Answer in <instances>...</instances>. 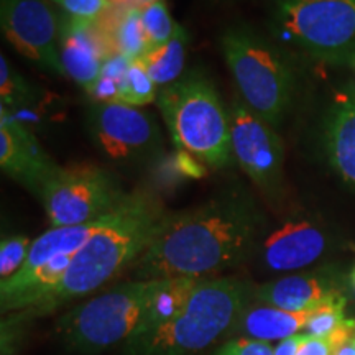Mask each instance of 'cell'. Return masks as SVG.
Returning <instances> with one entry per match:
<instances>
[{
  "label": "cell",
  "instance_id": "obj_1",
  "mask_svg": "<svg viewBox=\"0 0 355 355\" xmlns=\"http://www.w3.org/2000/svg\"><path fill=\"white\" fill-rule=\"evenodd\" d=\"M266 230L257 199L230 189L201 206L165 214L130 266L135 279L209 278L250 260Z\"/></svg>",
  "mask_w": 355,
  "mask_h": 355
},
{
  "label": "cell",
  "instance_id": "obj_2",
  "mask_svg": "<svg viewBox=\"0 0 355 355\" xmlns=\"http://www.w3.org/2000/svg\"><path fill=\"white\" fill-rule=\"evenodd\" d=\"M165 217L162 204L150 193L127 194L107 222L89 237L74 255L64 278L32 308L20 311V319L44 316L64 304L101 290L137 259L152 241Z\"/></svg>",
  "mask_w": 355,
  "mask_h": 355
},
{
  "label": "cell",
  "instance_id": "obj_3",
  "mask_svg": "<svg viewBox=\"0 0 355 355\" xmlns=\"http://www.w3.org/2000/svg\"><path fill=\"white\" fill-rule=\"evenodd\" d=\"M255 286L241 278H204L184 308L168 321L133 334L125 355H199L232 331L254 300Z\"/></svg>",
  "mask_w": 355,
  "mask_h": 355
},
{
  "label": "cell",
  "instance_id": "obj_4",
  "mask_svg": "<svg viewBox=\"0 0 355 355\" xmlns=\"http://www.w3.org/2000/svg\"><path fill=\"white\" fill-rule=\"evenodd\" d=\"M157 105L178 150L216 170L232 162L229 110L206 74L193 71L162 87Z\"/></svg>",
  "mask_w": 355,
  "mask_h": 355
},
{
  "label": "cell",
  "instance_id": "obj_5",
  "mask_svg": "<svg viewBox=\"0 0 355 355\" xmlns=\"http://www.w3.org/2000/svg\"><path fill=\"white\" fill-rule=\"evenodd\" d=\"M220 50L243 104L272 127L282 125L296 89L290 61L247 26L225 30Z\"/></svg>",
  "mask_w": 355,
  "mask_h": 355
},
{
  "label": "cell",
  "instance_id": "obj_6",
  "mask_svg": "<svg viewBox=\"0 0 355 355\" xmlns=\"http://www.w3.org/2000/svg\"><path fill=\"white\" fill-rule=\"evenodd\" d=\"M157 279H133L99 293L64 313L55 334L69 352L97 355L127 343L144 326Z\"/></svg>",
  "mask_w": 355,
  "mask_h": 355
},
{
  "label": "cell",
  "instance_id": "obj_7",
  "mask_svg": "<svg viewBox=\"0 0 355 355\" xmlns=\"http://www.w3.org/2000/svg\"><path fill=\"white\" fill-rule=\"evenodd\" d=\"M273 28L321 61H355V0H278Z\"/></svg>",
  "mask_w": 355,
  "mask_h": 355
},
{
  "label": "cell",
  "instance_id": "obj_8",
  "mask_svg": "<svg viewBox=\"0 0 355 355\" xmlns=\"http://www.w3.org/2000/svg\"><path fill=\"white\" fill-rule=\"evenodd\" d=\"M127 198L107 170L97 166H60L40 191L51 227H74L112 214Z\"/></svg>",
  "mask_w": 355,
  "mask_h": 355
},
{
  "label": "cell",
  "instance_id": "obj_9",
  "mask_svg": "<svg viewBox=\"0 0 355 355\" xmlns=\"http://www.w3.org/2000/svg\"><path fill=\"white\" fill-rule=\"evenodd\" d=\"M87 132L97 148L117 163L144 162L162 145L152 115L119 102H96L87 112Z\"/></svg>",
  "mask_w": 355,
  "mask_h": 355
},
{
  "label": "cell",
  "instance_id": "obj_10",
  "mask_svg": "<svg viewBox=\"0 0 355 355\" xmlns=\"http://www.w3.org/2000/svg\"><path fill=\"white\" fill-rule=\"evenodd\" d=\"M51 0H0V25L8 43L38 68L66 76L60 55L61 13Z\"/></svg>",
  "mask_w": 355,
  "mask_h": 355
},
{
  "label": "cell",
  "instance_id": "obj_11",
  "mask_svg": "<svg viewBox=\"0 0 355 355\" xmlns=\"http://www.w3.org/2000/svg\"><path fill=\"white\" fill-rule=\"evenodd\" d=\"M232 157L243 173L268 196L278 194L283 181L285 150L277 128L252 112L241 97L229 109Z\"/></svg>",
  "mask_w": 355,
  "mask_h": 355
},
{
  "label": "cell",
  "instance_id": "obj_12",
  "mask_svg": "<svg viewBox=\"0 0 355 355\" xmlns=\"http://www.w3.org/2000/svg\"><path fill=\"white\" fill-rule=\"evenodd\" d=\"M327 248L329 237L316 220L293 216L278 227L265 230L250 260L265 273H290L313 265Z\"/></svg>",
  "mask_w": 355,
  "mask_h": 355
},
{
  "label": "cell",
  "instance_id": "obj_13",
  "mask_svg": "<svg viewBox=\"0 0 355 355\" xmlns=\"http://www.w3.org/2000/svg\"><path fill=\"white\" fill-rule=\"evenodd\" d=\"M0 166L17 183L38 198L58 166L35 139L33 132L0 109Z\"/></svg>",
  "mask_w": 355,
  "mask_h": 355
},
{
  "label": "cell",
  "instance_id": "obj_14",
  "mask_svg": "<svg viewBox=\"0 0 355 355\" xmlns=\"http://www.w3.org/2000/svg\"><path fill=\"white\" fill-rule=\"evenodd\" d=\"M60 55L66 76L89 92L99 78L104 61L115 55V50L97 21L87 24L61 13Z\"/></svg>",
  "mask_w": 355,
  "mask_h": 355
},
{
  "label": "cell",
  "instance_id": "obj_15",
  "mask_svg": "<svg viewBox=\"0 0 355 355\" xmlns=\"http://www.w3.org/2000/svg\"><path fill=\"white\" fill-rule=\"evenodd\" d=\"M344 298L343 286L334 272H308L270 279L255 286L254 301L275 308L301 313L313 311Z\"/></svg>",
  "mask_w": 355,
  "mask_h": 355
},
{
  "label": "cell",
  "instance_id": "obj_16",
  "mask_svg": "<svg viewBox=\"0 0 355 355\" xmlns=\"http://www.w3.org/2000/svg\"><path fill=\"white\" fill-rule=\"evenodd\" d=\"M322 146L340 180L355 189V84L347 83L332 96L322 122Z\"/></svg>",
  "mask_w": 355,
  "mask_h": 355
},
{
  "label": "cell",
  "instance_id": "obj_17",
  "mask_svg": "<svg viewBox=\"0 0 355 355\" xmlns=\"http://www.w3.org/2000/svg\"><path fill=\"white\" fill-rule=\"evenodd\" d=\"M311 313L313 311L293 313V311L261 304L252 300V303L242 311L237 322L234 324L232 332L247 339L263 340V343L285 340L304 329Z\"/></svg>",
  "mask_w": 355,
  "mask_h": 355
},
{
  "label": "cell",
  "instance_id": "obj_18",
  "mask_svg": "<svg viewBox=\"0 0 355 355\" xmlns=\"http://www.w3.org/2000/svg\"><path fill=\"white\" fill-rule=\"evenodd\" d=\"M204 278H162L157 279V288H155L152 301L148 306V314H146L141 331L150 329V327L158 326V324L168 321L176 316L184 304L188 303L189 296L196 290L199 283ZM137 334V332H135Z\"/></svg>",
  "mask_w": 355,
  "mask_h": 355
},
{
  "label": "cell",
  "instance_id": "obj_19",
  "mask_svg": "<svg viewBox=\"0 0 355 355\" xmlns=\"http://www.w3.org/2000/svg\"><path fill=\"white\" fill-rule=\"evenodd\" d=\"M186 44L188 33L183 26H178L175 37L162 46L152 48L140 58L150 78L158 87H166L183 78L186 63Z\"/></svg>",
  "mask_w": 355,
  "mask_h": 355
},
{
  "label": "cell",
  "instance_id": "obj_20",
  "mask_svg": "<svg viewBox=\"0 0 355 355\" xmlns=\"http://www.w3.org/2000/svg\"><path fill=\"white\" fill-rule=\"evenodd\" d=\"M115 53L128 58L130 61L140 60L150 50L148 40L141 24L140 8L123 10L109 33Z\"/></svg>",
  "mask_w": 355,
  "mask_h": 355
},
{
  "label": "cell",
  "instance_id": "obj_21",
  "mask_svg": "<svg viewBox=\"0 0 355 355\" xmlns=\"http://www.w3.org/2000/svg\"><path fill=\"white\" fill-rule=\"evenodd\" d=\"M157 87L158 86L150 78L144 63L140 60L132 61L125 78H123L121 91H119L117 102L119 104L132 105V107H141V105L150 104L153 101L157 102Z\"/></svg>",
  "mask_w": 355,
  "mask_h": 355
},
{
  "label": "cell",
  "instance_id": "obj_22",
  "mask_svg": "<svg viewBox=\"0 0 355 355\" xmlns=\"http://www.w3.org/2000/svg\"><path fill=\"white\" fill-rule=\"evenodd\" d=\"M130 63L132 61L128 58L119 53L109 56L102 64L99 78L87 94L97 102H117L119 91H121Z\"/></svg>",
  "mask_w": 355,
  "mask_h": 355
},
{
  "label": "cell",
  "instance_id": "obj_23",
  "mask_svg": "<svg viewBox=\"0 0 355 355\" xmlns=\"http://www.w3.org/2000/svg\"><path fill=\"white\" fill-rule=\"evenodd\" d=\"M140 17L146 33V40H148L150 50L170 42L175 37L178 26H180L173 21L166 3L163 0H158V2L140 8Z\"/></svg>",
  "mask_w": 355,
  "mask_h": 355
},
{
  "label": "cell",
  "instance_id": "obj_24",
  "mask_svg": "<svg viewBox=\"0 0 355 355\" xmlns=\"http://www.w3.org/2000/svg\"><path fill=\"white\" fill-rule=\"evenodd\" d=\"M0 94H2V107H20L21 104L32 102L33 89L24 78L12 68V64L0 56Z\"/></svg>",
  "mask_w": 355,
  "mask_h": 355
},
{
  "label": "cell",
  "instance_id": "obj_25",
  "mask_svg": "<svg viewBox=\"0 0 355 355\" xmlns=\"http://www.w3.org/2000/svg\"><path fill=\"white\" fill-rule=\"evenodd\" d=\"M345 306H347V300L344 296V298L324 304L321 308L313 309L304 327L308 331L306 334L322 337L336 331L347 319L345 318Z\"/></svg>",
  "mask_w": 355,
  "mask_h": 355
},
{
  "label": "cell",
  "instance_id": "obj_26",
  "mask_svg": "<svg viewBox=\"0 0 355 355\" xmlns=\"http://www.w3.org/2000/svg\"><path fill=\"white\" fill-rule=\"evenodd\" d=\"M32 242L26 235H8L0 243V278L7 279L24 266Z\"/></svg>",
  "mask_w": 355,
  "mask_h": 355
},
{
  "label": "cell",
  "instance_id": "obj_27",
  "mask_svg": "<svg viewBox=\"0 0 355 355\" xmlns=\"http://www.w3.org/2000/svg\"><path fill=\"white\" fill-rule=\"evenodd\" d=\"M64 15L74 20L94 24L101 20L110 8V0H51Z\"/></svg>",
  "mask_w": 355,
  "mask_h": 355
},
{
  "label": "cell",
  "instance_id": "obj_28",
  "mask_svg": "<svg viewBox=\"0 0 355 355\" xmlns=\"http://www.w3.org/2000/svg\"><path fill=\"white\" fill-rule=\"evenodd\" d=\"M214 355H275V349L270 343L241 337L220 345Z\"/></svg>",
  "mask_w": 355,
  "mask_h": 355
},
{
  "label": "cell",
  "instance_id": "obj_29",
  "mask_svg": "<svg viewBox=\"0 0 355 355\" xmlns=\"http://www.w3.org/2000/svg\"><path fill=\"white\" fill-rule=\"evenodd\" d=\"M337 347H339V339L334 332L322 337L309 336L298 355H334Z\"/></svg>",
  "mask_w": 355,
  "mask_h": 355
},
{
  "label": "cell",
  "instance_id": "obj_30",
  "mask_svg": "<svg viewBox=\"0 0 355 355\" xmlns=\"http://www.w3.org/2000/svg\"><path fill=\"white\" fill-rule=\"evenodd\" d=\"M176 168L181 175L193 178V180H199V178L206 176V165L201 162V159L194 157L188 152H183V150H178L176 152Z\"/></svg>",
  "mask_w": 355,
  "mask_h": 355
},
{
  "label": "cell",
  "instance_id": "obj_31",
  "mask_svg": "<svg viewBox=\"0 0 355 355\" xmlns=\"http://www.w3.org/2000/svg\"><path fill=\"white\" fill-rule=\"evenodd\" d=\"M309 339V334H296L288 339L282 340L277 347H275V355H298L300 350Z\"/></svg>",
  "mask_w": 355,
  "mask_h": 355
},
{
  "label": "cell",
  "instance_id": "obj_32",
  "mask_svg": "<svg viewBox=\"0 0 355 355\" xmlns=\"http://www.w3.org/2000/svg\"><path fill=\"white\" fill-rule=\"evenodd\" d=\"M350 282H352V286H354V290H355V266H354L352 273H350Z\"/></svg>",
  "mask_w": 355,
  "mask_h": 355
},
{
  "label": "cell",
  "instance_id": "obj_33",
  "mask_svg": "<svg viewBox=\"0 0 355 355\" xmlns=\"http://www.w3.org/2000/svg\"><path fill=\"white\" fill-rule=\"evenodd\" d=\"M354 64H355V61H354Z\"/></svg>",
  "mask_w": 355,
  "mask_h": 355
}]
</instances>
